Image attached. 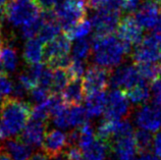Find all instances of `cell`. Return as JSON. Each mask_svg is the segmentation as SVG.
Segmentation results:
<instances>
[{
  "label": "cell",
  "instance_id": "obj_22",
  "mask_svg": "<svg viewBox=\"0 0 161 160\" xmlns=\"http://www.w3.org/2000/svg\"><path fill=\"white\" fill-rule=\"evenodd\" d=\"M108 151H110L108 143L97 138L87 149L83 151V156L85 160H105Z\"/></svg>",
  "mask_w": 161,
  "mask_h": 160
},
{
  "label": "cell",
  "instance_id": "obj_1",
  "mask_svg": "<svg viewBox=\"0 0 161 160\" xmlns=\"http://www.w3.org/2000/svg\"><path fill=\"white\" fill-rule=\"evenodd\" d=\"M31 105L26 101L6 98L0 103V143L19 136L31 119Z\"/></svg>",
  "mask_w": 161,
  "mask_h": 160
},
{
  "label": "cell",
  "instance_id": "obj_35",
  "mask_svg": "<svg viewBox=\"0 0 161 160\" xmlns=\"http://www.w3.org/2000/svg\"><path fill=\"white\" fill-rule=\"evenodd\" d=\"M52 120H53V124L58 129L67 130L71 128L69 116V107L65 105L62 109H60V110L57 111L55 114H53Z\"/></svg>",
  "mask_w": 161,
  "mask_h": 160
},
{
  "label": "cell",
  "instance_id": "obj_25",
  "mask_svg": "<svg viewBox=\"0 0 161 160\" xmlns=\"http://www.w3.org/2000/svg\"><path fill=\"white\" fill-rule=\"evenodd\" d=\"M140 75L146 82H153L161 78V64L156 62H141L137 63Z\"/></svg>",
  "mask_w": 161,
  "mask_h": 160
},
{
  "label": "cell",
  "instance_id": "obj_29",
  "mask_svg": "<svg viewBox=\"0 0 161 160\" xmlns=\"http://www.w3.org/2000/svg\"><path fill=\"white\" fill-rule=\"evenodd\" d=\"M92 23L91 20L84 19L80 23L75 25L73 28L65 32V35L69 38L70 40H79L86 38L92 31Z\"/></svg>",
  "mask_w": 161,
  "mask_h": 160
},
{
  "label": "cell",
  "instance_id": "obj_20",
  "mask_svg": "<svg viewBox=\"0 0 161 160\" xmlns=\"http://www.w3.org/2000/svg\"><path fill=\"white\" fill-rule=\"evenodd\" d=\"M83 81L80 79H71L65 89L62 91V98L65 103L70 105H78L84 99Z\"/></svg>",
  "mask_w": 161,
  "mask_h": 160
},
{
  "label": "cell",
  "instance_id": "obj_18",
  "mask_svg": "<svg viewBox=\"0 0 161 160\" xmlns=\"http://www.w3.org/2000/svg\"><path fill=\"white\" fill-rule=\"evenodd\" d=\"M2 149L12 160H28L33 152V147L19 139H8L4 142Z\"/></svg>",
  "mask_w": 161,
  "mask_h": 160
},
{
  "label": "cell",
  "instance_id": "obj_44",
  "mask_svg": "<svg viewBox=\"0 0 161 160\" xmlns=\"http://www.w3.org/2000/svg\"><path fill=\"white\" fill-rule=\"evenodd\" d=\"M61 0H37L38 4L44 10H51L54 9L55 6L60 2Z\"/></svg>",
  "mask_w": 161,
  "mask_h": 160
},
{
  "label": "cell",
  "instance_id": "obj_16",
  "mask_svg": "<svg viewBox=\"0 0 161 160\" xmlns=\"http://www.w3.org/2000/svg\"><path fill=\"white\" fill-rule=\"evenodd\" d=\"M43 16H44V23L40 30L39 35H38V39L42 43L46 44L49 41L53 40L54 38L60 35L62 28L58 22L54 9L45 10V12H43Z\"/></svg>",
  "mask_w": 161,
  "mask_h": 160
},
{
  "label": "cell",
  "instance_id": "obj_19",
  "mask_svg": "<svg viewBox=\"0 0 161 160\" xmlns=\"http://www.w3.org/2000/svg\"><path fill=\"white\" fill-rule=\"evenodd\" d=\"M107 103V96L104 91L86 95V110L89 117H98L104 113Z\"/></svg>",
  "mask_w": 161,
  "mask_h": 160
},
{
  "label": "cell",
  "instance_id": "obj_51",
  "mask_svg": "<svg viewBox=\"0 0 161 160\" xmlns=\"http://www.w3.org/2000/svg\"><path fill=\"white\" fill-rule=\"evenodd\" d=\"M4 66L2 63V59H1V54H0V74H4Z\"/></svg>",
  "mask_w": 161,
  "mask_h": 160
},
{
  "label": "cell",
  "instance_id": "obj_14",
  "mask_svg": "<svg viewBox=\"0 0 161 160\" xmlns=\"http://www.w3.org/2000/svg\"><path fill=\"white\" fill-rule=\"evenodd\" d=\"M43 149L49 157H54L61 154L69 146L67 135L59 130H51L46 133L43 142Z\"/></svg>",
  "mask_w": 161,
  "mask_h": 160
},
{
  "label": "cell",
  "instance_id": "obj_17",
  "mask_svg": "<svg viewBox=\"0 0 161 160\" xmlns=\"http://www.w3.org/2000/svg\"><path fill=\"white\" fill-rule=\"evenodd\" d=\"M108 144L110 151L120 160L134 159L135 155L138 152L134 136L115 139L110 141Z\"/></svg>",
  "mask_w": 161,
  "mask_h": 160
},
{
  "label": "cell",
  "instance_id": "obj_32",
  "mask_svg": "<svg viewBox=\"0 0 161 160\" xmlns=\"http://www.w3.org/2000/svg\"><path fill=\"white\" fill-rule=\"evenodd\" d=\"M69 116L71 128H80L87 121V117H89L86 108L80 106V104L73 105L69 108Z\"/></svg>",
  "mask_w": 161,
  "mask_h": 160
},
{
  "label": "cell",
  "instance_id": "obj_15",
  "mask_svg": "<svg viewBox=\"0 0 161 160\" xmlns=\"http://www.w3.org/2000/svg\"><path fill=\"white\" fill-rule=\"evenodd\" d=\"M159 11L160 10L157 4L147 0L136 10L134 16L143 29L150 30V29H153L158 22L160 18Z\"/></svg>",
  "mask_w": 161,
  "mask_h": 160
},
{
  "label": "cell",
  "instance_id": "obj_58",
  "mask_svg": "<svg viewBox=\"0 0 161 160\" xmlns=\"http://www.w3.org/2000/svg\"><path fill=\"white\" fill-rule=\"evenodd\" d=\"M0 147H1V146H0Z\"/></svg>",
  "mask_w": 161,
  "mask_h": 160
},
{
  "label": "cell",
  "instance_id": "obj_39",
  "mask_svg": "<svg viewBox=\"0 0 161 160\" xmlns=\"http://www.w3.org/2000/svg\"><path fill=\"white\" fill-rule=\"evenodd\" d=\"M49 92H50V90L46 89L44 87H41V86L34 87L31 90V94H30V96H31V100L36 104L43 103L49 98V96H50Z\"/></svg>",
  "mask_w": 161,
  "mask_h": 160
},
{
  "label": "cell",
  "instance_id": "obj_30",
  "mask_svg": "<svg viewBox=\"0 0 161 160\" xmlns=\"http://www.w3.org/2000/svg\"><path fill=\"white\" fill-rule=\"evenodd\" d=\"M79 132H80V137H79L78 146L80 148V150L84 151L96 140L95 130L93 125L90 123L86 121L83 125L80 127Z\"/></svg>",
  "mask_w": 161,
  "mask_h": 160
},
{
  "label": "cell",
  "instance_id": "obj_2",
  "mask_svg": "<svg viewBox=\"0 0 161 160\" xmlns=\"http://www.w3.org/2000/svg\"><path fill=\"white\" fill-rule=\"evenodd\" d=\"M92 49L94 62L99 66L111 69L119 65L126 54H130L133 45L122 41L113 34L92 38Z\"/></svg>",
  "mask_w": 161,
  "mask_h": 160
},
{
  "label": "cell",
  "instance_id": "obj_53",
  "mask_svg": "<svg viewBox=\"0 0 161 160\" xmlns=\"http://www.w3.org/2000/svg\"><path fill=\"white\" fill-rule=\"evenodd\" d=\"M149 1H151V2H154V3L157 4V5H158V4H159V5L161 4V0H149Z\"/></svg>",
  "mask_w": 161,
  "mask_h": 160
},
{
  "label": "cell",
  "instance_id": "obj_6",
  "mask_svg": "<svg viewBox=\"0 0 161 160\" xmlns=\"http://www.w3.org/2000/svg\"><path fill=\"white\" fill-rule=\"evenodd\" d=\"M130 114V104L125 92L113 89L107 96V103L104 115L108 119H122Z\"/></svg>",
  "mask_w": 161,
  "mask_h": 160
},
{
  "label": "cell",
  "instance_id": "obj_12",
  "mask_svg": "<svg viewBox=\"0 0 161 160\" xmlns=\"http://www.w3.org/2000/svg\"><path fill=\"white\" fill-rule=\"evenodd\" d=\"M116 35L119 39L129 42L133 46H137L144 39L143 28L132 14L125 15L119 20L116 29Z\"/></svg>",
  "mask_w": 161,
  "mask_h": 160
},
{
  "label": "cell",
  "instance_id": "obj_43",
  "mask_svg": "<svg viewBox=\"0 0 161 160\" xmlns=\"http://www.w3.org/2000/svg\"><path fill=\"white\" fill-rule=\"evenodd\" d=\"M142 0H122V8L132 14V12H136V10L140 7V3Z\"/></svg>",
  "mask_w": 161,
  "mask_h": 160
},
{
  "label": "cell",
  "instance_id": "obj_46",
  "mask_svg": "<svg viewBox=\"0 0 161 160\" xmlns=\"http://www.w3.org/2000/svg\"><path fill=\"white\" fill-rule=\"evenodd\" d=\"M152 35L156 38V40L159 42V45H160L161 44V15H160L157 24H156L155 27L153 28V33H152Z\"/></svg>",
  "mask_w": 161,
  "mask_h": 160
},
{
  "label": "cell",
  "instance_id": "obj_47",
  "mask_svg": "<svg viewBox=\"0 0 161 160\" xmlns=\"http://www.w3.org/2000/svg\"><path fill=\"white\" fill-rule=\"evenodd\" d=\"M48 158H50L49 155L45 151H39V152L32 154V156L28 160H48Z\"/></svg>",
  "mask_w": 161,
  "mask_h": 160
},
{
  "label": "cell",
  "instance_id": "obj_8",
  "mask_svg": "<svg viewBox=\"0 0 161 160\" xmlns=\"http://www.w3.org/2000/svg\"><path fill=\"white\" fill-rule=\"evenodd\" d=\"M110 70L99 65H91L86 69L83 80V88L86 95L104 91L110 79Z\"/></svg>",
  "mask_w": 161,
  "mask_h": 160
},
{
  "label": "cell",
  "instance_id": "obj_50",
  "mask_svg": "<svg viewBox=\"0 0 161 160\" xmlns=\"http://www.w3.org/2000/svg\"><path fill=\"white\" fill-rule=\"evenodd\" d=\"M5 19V7H0V25Z\"/></svg>",
  "mask_w": 161,
  "mask_h": 160
},
{
  "label": "cell",
  "instance_id": "obj_38",
  "mask_svg": "<svg viewBox=\"0 0 161 160\" xmlns=\"http://www.w3.org/2000/svg\"><path fill=\"white\" fill-rule=\"evenodd\" d=\"M14 84L6 74H0V103L12 93Z\"/></svg>",
  "mask_w": 161,
  "mask_h": 160
},
{
  "label": "cell",
  "instance_id": "obj_21",
  "mask_svg": "<svg viewBox=\"0 0 161 160\" xmlns=\"http://www.w3.org/2000/svg\"><path fill=\"white\" fill-rule=\"evenodd\" d=\"M25 61L29 64L39 63L43 59L44 47L39 39H29L24 47L23 53Z\"/></svg>",
  "mask_w": 161,
  "mask_h": 160
},
{
  "label": "cell",
  "instance_id": "obj_33",
  "mask_svg": "<svg viewBox=\"0 0 161 160\" xmlns=\"http://www.w3.org/2000/svg\"><path fill=\"white\" fill-rule=\"evenodd\" d=\"M134 128L129 119H116L114 120V128L113 135L110 141L115 140V139L125 138L134 136Z\"/></svg>",
  "mask_w": 161,
  "mask_h": 160
},
{
  "label": "cell",
  "instance_id": "obj_34",
  "mask_svg": "<svg viewBox=\"0 0 161 160\" xmlns=\"http://www.w3.org/2000/svg\"><path fill=\"white\" fill-rule=\"evenodd\" d=\"M114 119H104L97 127V138L109 143L113 135Z\"/></svg>",
  "mask_w": 161,
  "mask_h": 160
},
{
  "label": "cell",
  "instance_id": "obj_13",
  "mask_svg": "<svg viewBox=\"0 0 161 160\" xmlns=\"http://www.w3.org/2000/svg\"><path fill=\"white\" fill-rule=\"evenodd\" d=\"M46 130H47V124L46 121H40L36 119H30L26 127L22 132V140L30 145L31 147L39 148L42 147L46 136Z\"/></svg>",
  "mask_w": 161,
  "mask_h": 160
},
{
  "label": "cell",
  "instance_id": "obj_31",
  "mask_svg": "<svg viewBox=\"0 0 161 160\" xmlns=\"http://www.w3.org/2000/svg\"><path fill=\"white\" fill-rule=\"evenodd\" d=\"M92 49V42L90 40L83 38L75 41L73 48H71V53H73V58L80 60L87 59L90 55Z\"/></svg>",
  "mask_w": 161,
  "mask_h": 160
},
{
  "label": "cell",
  "instance_id": "obj_26",
  "mask_svg": "<svg viewBox=\"0 0 161 160\" xmlns=\"http://www.w3.org/2000/svg\"><path fill=\"white\" fill-rule=\"evenodd\" d=\"M44 23V16H43V12L38 16V18L34 19L32 20H30L29 23L25 24L24 26L20 27V36L24 39H33L34 37H36L39 35L40 30L42 26H43Z\"/></svg>",
  "mask_w": 161,
  "mask_h": 160
},
{
  "label": "cell",
  "instance_id": "obj_54",
  "mask_svg": "<svg viewBox=\"0 0 161 160\" xmlns=\"http://www.w3.org/2000/svg\"><path fill=\"white\" fill-rule=\"evenodd\" d=\"M2 45V33H1V30H0V47H1Z\"/></svg>",
  "mask_w": 161,
  "mask_h": 160
},
{
  "label": "cell",
  "instance_id": "obj_49",
  "mask_svg": "<svg viewBox=\"0 0 161 160\" xmlns=\"http://www.w3.org/2000/svg\"><path fill=\"white\" fill-rule=\"evenodd\" d=\"M0 160H12L5 152H4L2 147H0Z\"/></svg>",
  "mask_w": 161,
  "mask_h": 160
},
{
  "label": "cell",
  "instance_id": "obj_56",
  "mask_svg": "<svg viewBox=\"0 0 161 160\" xmlns=\"http://www.w3.org/2000/svg\"><path fill=\"white\" fill-rule=\"evenodd\" d=\"M159 10H160V14H161V4H160V8H159Z\"/></svg>",
  "mask_w": 161,
  "mask_h": 160
},
{
  "label": "cell",
  "instance_id": "obj_10",
  "mask_svg": "<svg viewBox=\"0 0 161 160\" xmlns=\"http://www.w3.org/2000/svg\"><path fill=\"white\" fill-rule=\"evenodd\" d=\"M143 81L138 69L134 65H122L110 74L109 84L113 89L128 91Z\"/></svg>",
  "mask_w": 161,
  "mask_h": 160
},
{
  "label": "cell",
  "instance_id": "obj_41",
  "mask_svg": "<svg viewBox=\"0 0 161 160\" xmlns=\"http://www.w3.org/2000/svg\"><path fill=\"white\" fill-rule=\"evenodd\" d=\"M27 92H28V90L26 89V88H25L20 83H19L18 81H16V83L14 85V89H12V95H14L12 98L22 100L26 97Z\"/></svg>",
  "mask_w": 161,
  "mask_h": 160
},
{
  "label": "cell",
  "instance_id": "obj_40",
  "mask_svg": "<svg viewBox=\"0 0 161 160\" xmlns=\"http://www.w3.org/2000/svg\"><path fill=\"white\" fill-rule=\"evenodd\" d=\"M150 90L153 103L161 106V78L152 82Z\"/></svg>",
  "mask_w": 161,
  "mask_h": 160
},
{
  "label": "cell",
  "instance_id": "obj_55",
  "mask_svg": "<svg viewBox=\"0 0 161 160\" xmlns=\"http://www.w3.org/2000/svg\"><path fill=\"white\" fill-rule=\"evenodd\" d=\"M50 160H56V157H50Z\"/></svg>",
  "mask_w": 161,
  "mask_h": 160
},
{
  "label": "cell",
  "instance_id": "obj_57",
  "mask_svg": "<svg viewBox=\"0 0 161 160\" xmlns=\"http://www.w3.org/2000/svg\"><path fill=\"white\" fill-rule=\"evenodd\" d=\"M160 59H161V55H160Z\"/></svg>",
  "mask_w": 161,
  "mask_h": 160
},
{
  "label": "cell",
  "instance_id": "obj_28",
  "mask_svg": "<svg viewBox=\"0 0 161 160\" xmlns=\"http://www.w3.org/2000/svg\"><path fill=\"white\" fill-rule=\"evenodd\" d=\"M134 139L137 150L139 153H146L148 152L153 146V136L151 132L146 130H138L134 134Z\"/></svg>",
  "mask_w": 161,
  "mask_h": 160
},
{
  "label": "cell",
  "instance_id": "obj_3",
  "mask_svg": "<svg viewBox=\"0 0 161 160\" xmlns=\"http://www.w3.org/2000/svg\"><path fill=\"white\" fill-rule=\"evenodd\" d=\"M41 14L37 0H9L5 6V19L14 28L24 26Z\"/></svg>",
  "mask_w": 161,
  "mask_h": 160
},
{
  "label": "cell",
  "instance_id": "obj_7",
  "mask_svg": "<svg viewBox=\"0 0 161 160\" xmlns=\"http://www.w3.org/2000/svg\"><path fill=\"white\" fill-rule=\"evenodd\" d=\"M120 20V10L102 8L97 10L92 16L91 23L95 30L96 36H106L113 34L117 29Z\"/></svg>",
  "mask_w": 161,
  "mask_h": 160
},
{
  "label": "cell",
  "instance_id": "obj_24",
  "mask_svg": "<svg viewBox=\"0 0 161 160\" xmlns=\"http://www.w3.org/2000/svg\"><path fill=\"white\" fill-rule=\"evenodd\" d=\"M1 59L6 73H14L19 66V55L16 49L9 44L4 45L1 49Z\"/></svg>",
  "mask_w": 161,
  "mask_h": 160
},
{
  "label": "cell",
  "instance_id": "obj_23",
  "mask_svg": "<svg viewBox=\"0 0 161 160\" xmlns=\"http://www.w3.org/2000/svg\"><path fill=\"white\" fill-rule=\"evenodd\" d=\"M126 96H128L129 100L134 105H142V104L147 103V101L150 99L151 90H150V88L148 87L147 82L145 80H143V81L137 84L135 87L128 90Z\"/></svg>",
  "mask_w": 161,
  "mask_h": 160
},
{
  "label": "cell",
  "instance_id": "obj_36",
  "mask_svg": "<svg viewBox=\"0 0 161 160\" xmlns=\"http://www.w3.org/2000/svg\"><path fill=\"white\" fill-rule=\"evenodd\" d=\"M69 73L70 79H80L86 73V64L84 60L71 58L69 65L65 69Z\"/></svg>",
  "mask_w": 161,
  "mask_h": 160
},
{
  "label": "cell",
  "instance_id": "obj_48",
  "mask_svg": "<svg viewBox=\"0 0 161 160\" xmlns=\"http://www.w3.org/2000/svg\"><path fill=\"white\" fill-rule=\"evenodd\" d=\"M137 160H160V158L154 154L146 152V153H142L141 155H140V157Z\"/></svg>",
  "mask_w": 161,
  "mask_h": 160
},
{
  "label": "cell",
  "instance_id": "obj_4",
  "mask_svg": "<svg viewBox=\"0 0 161 160\" xmlns=\"http://www.w3.org/2000/svg\"><path fill=\"white\" fill-rule=\"evenodd\" d=\"M70 39L66 35H59L46 43L43 58L51 69H66L71 61Z\"/></svg>",
  "mask_w": 161,
  "mask_h": 160
},
{
  "label": "cell",
  "instance_id": "obj_5",
  "mask_svg": "<svg viewBox=\"0 0 161 160\" xmlns=\"http://www.w3.org/2000/svg\"><path fill=\"white\" fill-rule=\"evenodd\" d=\"M54 12L62 30L66 32L80 23L86 15V6L74 4L67 0H61L54 8Z\"/></svg>",
  "mask_w": 161,
  "mask_h": 160
},
{
  "label": "cell",
  "instance_id": "obj_11",
  "mask_svg": "<svg viewBox=\"0 0 161 160\" xmlns=\"http://www.w3.org/2000/svg\"><path fill=\"white\" fill-rule=\"evenodd\" d=\"M132 58L136 63L141 62H156L160 58V45L153 35L144 37L141 43L134 49Z\"/></svg>",
  "mask_w": 161,
  "mask_h": 160
},
{
  "label": "cell",
  "instance_id": "obj_9",
  "mask_svg": "<svg viewBox=\"0 0 161 160\" xmlns=\"http://www.w3.org/2000/svg\"><path fill=\"white\" fill-rule=\"evenodd\" d=\"M134 121L142 130L158 132L161 129V106L154 103L143 105L135 112Z\"/></svg>",
  "mask_w": 161,
  "mask_h": 160
},
{
  "label": "cell",
  "instance_id": "obj_27",
  "mask_svg": "<svg viewBox=\"0 0 161 160\" xmlns=\"http://www.w3.org/2000/svg\"><path fill=\"white\" fill-rule=\"evenodd\" d=\"M69 80L70 77L65 69H55L53 70V79L50 91L56 94L61 93L69 83Z\"/></svg>",
  "mask_w": 161,
  "mask_h": 160
},
{
  "label": "cell",
  "instance_id": "obj_52",
  "mask_svg": "<svg viewBox=\"0 0 161 160\" xmlns=\"http://www.w3.org/2000/svg\"><path fill=\"white\" fill-rule=\"evenodd\" d=\"M9 0H0V7H5Z\"/></svg>",
  "mask_w": 161,
  "mask_h": 160
},
{
  "label": "cell",
  "instance_id": "obj_45",
  "mask_svg": "<svg viewBox=\"0 0 161 160\" xmlns=\"http://www.w3.org/2000/svg\"><path fill=\"white\" fill-rule=\"evenodd\" d=\"M153 151L156 156L161 158V132H158L153 138Z\"/></svg>",
  "mask_w": 161,
  "mask_h": 160
},
{
  "label": "cell",
  "instance_id": "obj_37",
  "mask_svg": "<svg viewBox=\"0 0 161 160\" xmlns=\"http://www.w3.org/2000/svg\"><path fill=\"white\" fill-rule=\"evenodd\" d=\"M49 116H51L50 114V109L48 107L47 100L43 103L36 104L35 106L32 108L31 111V119L40 120V121H47Z\"/></svg>",
  "mask_w": 161,
  "mask_h": 160
},
{
  "label": "cell",
  "instance_id": "obj_42",
  "mask_svg": "<svg viewBox=\"0 0 161 160\" xmlns=\"http://www.w3.org/2000/svg\"><path fill=\"white\" fill-rule=\"evenodd\" d=\"M111 0H87V6L91 9L99 10L108 7Z\"/></svg>",
  "mask_w": 161,
  "mask_h": 160
}]
</instances>
